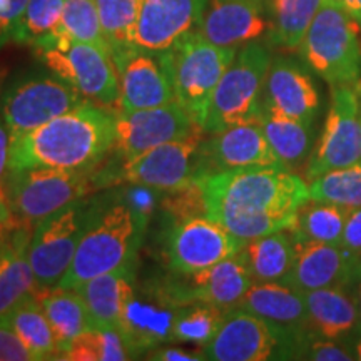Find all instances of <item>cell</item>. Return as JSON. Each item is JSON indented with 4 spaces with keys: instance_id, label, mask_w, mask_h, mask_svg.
<instances>
[{
    "instance_id": "cell-49",
    "label": "cell",
    "mask_w": 361,
    "mask_h": 361,
    "mask_svg": "<svg viewBox=\"0 0 361 361\" xmlns=\"http://www.w3.org/2000/svg\"><path fill=\"white\" fill-rule=\"evenodd\" d=\"M351 348H353L355 360L361 361V331L353 338V340H351Z\"/></svg>"
},
{
    "instance_id": "cell-39",
    "label": "cell",
    "mask_w": 361,
    "mask_h": 361,
    "mask_svg": "<svg viewBox=\"0 0 361 361\" xmlns=\"http://www.w3.org/2000/svg\"><path fill=\"white\" fill-rule=\"evenodd\" d=\"M61 30L71 39L97 45L104 51L111 52L99 20L97 0H66Z\"/></svg>"
},
{
    "instance_id": "cell-38",
    "label": "cell",
    "mask_w": 361,
    "mask_h": 361,
    "mask_svg": "<svg viewBox=\"0 0 361 361\" xmlns=\"http://www.w3.org/2000/svg\"><path fill=\"white\" fill-rule=\"evenodd\" d=\"M66 0H29L12 42L30 45L56 35L61 30Z\"/></svg>"
},
{
    "instance_id": "cell-45",
    "label": "cell",
    "mask_w": 361,
    "mask_h": 361,
    "mask_svg": "<svg viewBox=\"0 0 361 361\" xmlns=\"http://www.w3.org/2000/svg\"><path fill=\"white\" fill-rule=\"evenodd\" d=\"M147 360H157V361H202L206 360L204 355L201 351H189V350H180V348H166L159 350H151L146 356Z\"/></svg>"
},
{
    "instance_id": "cell-44",
    "label": "cell",
    "mask_w": 361,
    "mask_h": 361,
    "mask_svg": "<svg viewBox=\"0 0 361 361\" xmlns=\"http://www.w3.org/2000/svg\"><path fill=\"white\" fill-rule=\"evenodd\" d=\"M343 246L361 261V207L350 211L343 231Z\"/></svg>"
},
{
    "instance_id": "cell-20",
    "label": "cell",
    "mask_w": 361,
    "mask_h": 361,
    "mask_svg": "<svg viewBox=\"0 0 361 361\" xmlns=\"http://www.w3.org/2000/svg\"><path fill=\"white\" fill-rule=\"evenodd\" d=\"M209 0H142L133 45L169 51L184 35L200 30Z\"/></svg>"
},
{
    "instance_id": "cell-15",
    "label": "cell",
    "mask_w": 361,
    "mask_h": 361,
    "mask_svg": "<svg viewBox=\"0 0 361 361\" xmlns=\"http://www.w3.org/2000/svg\"><path fill=\"white\" fill-rule=\"evenodd\" d=\"M202 128L179 102L139 111L114 112V142L117 161H128L164 142L192 135Z\"/></svg>"
},
{
    "instance_id": "cell-24",
    "label": "cell",
    "mask_w": 361,
    "mask_h": 361,
    "mask_svg": "<svg viewBox=\"0 0 361 361\" xmlns=\"http://www.w3.org/2000/svg\"><path fill=\"white\" fill-rule=\"evenodd\" d=\"M178 308L161 288H154L144 296L135 291L117 331L135 355L162 343H173V319Z\"/></svg>"
},
{
    "instance_id": "cell-29",
    "label": "cell",
    "mask_w": 361,
    "mask_h": 361,
    "mask_svg": "<svg viewBox=\"0 0 361 361\" xmlns=\"http://www.w3.org/2000/svg\"><path fill=\"white\" fill-rule=\"evenodd\" d=\"M259 126L283 169L291 173L306 169L316 144L314 124L290 119L263 109Z\"/></svg>"
},
{
    "instance_id": "cell-52",
    "label": "cell",
    "mask_w": 361,
    "mask_h": 361,
    "mask_svg": "<svg viewBox=\"0 0 361 361\" xmlns=\"http://www.w3.org/2000/svg\"><path fill=\"white\" fill-rule=\"evenodd\" d=\"M361 273V261H360V266H358V274Z\"/></svg>"
},
{
    "instance_id": "cell-5",
    "label": "cell",
    "mask_w": 361,
    "mask_h": 361,
    "mask_svg": "<svg viewBox=\"0 0 361 361\" xmlns=\"http://www.w3.org/2000/svg\"><path fill=\"white\" fill-rule=\"evenodd\" d=\"M271 59L268 42L256 40L241 47L216 85L207 107L202 130L219 133L238 124L259 123L263 90Z\"/></svg>"
},
{
    "instance_id": "cell-12",
    "label": "cell",
    "mask_w": 361,
    "mask_h": 361,
    "mask_svg": "<svg viewBox=\"0 0 361 361\" xmlns=\"http://www.w3.org/2000/svg\"><path fill=\"white\" fill-rule=\"evenodd\" d=\"M94 202L78 200L34 226L29 245L37 291L52 290L64 278L87 228Z\"/></svg>"
},
{
    "instance_id": "cell-47",
    "label": "cell",
    "mask_w": 361,
    "mask_h": 361,
    "mask_svg": "<svg viewBox=\"0 0 361 361\" xmlns=\"http://www.w3.org/2000/svg\"><path fill=\"white\" fill-rule=\"evenodd\" d=\"M340 2L361 27V0H340Z\"/></svg>"
},
{
    "instance_id": "cell-14",
    "label": "cell",
    "mask_w": 361,
    "mask_h": 361,
    "mask_svg": "<svg viewBox=\"0 0 361 361\" xmlns=\"http://www.w3.org/2000/svg\"><path fill=\"white\" fill-rule=\"evenodd\" d=\"M246 241L209 216L173 221L164 234V256L173 273H194L236 255Z\"/></svg>"
},
{
    "instance_id": "cell-21",
    "label": "cell",
    "mask_w": 361,
    "mask_h": 361,
    "mask_svg": "<svg viewBox=\"0 0 361 361\" xmlns=\"http://www.w3.org/2000/svg\"><path fill=\"white\" fill-rule=\"evenodd\" d=\"M358 266L360 259L343 245L296 241V259L284 284L303 293L323 288L351 290Z\"/></svg>"
},
{
    "instance_id": "cell-6",
    "label": "cell",
    "mask_w": 361,
    "mask_h": 361,
    "mask_svg": "<svg viewBox=\"0 0 361 361\" xmlns=\"http://www.w3.org/2000/svg\"><path fill=\"white\" fill-rule=\"evenodd\" d=\"M32 49L45 69L69 84L84 101L101 106L119 101V75L109 51L64 32L42 39Z\"/></svg>"
},
{
    "instance_id": "cell-43",
    "label": "cell",
    "mask_w": 361,
    "mask_h": 361,
    "mask_svg": "<svg viewBox=\"0 0 361 361\" xmlns=\"http://www.w3.org/2000/svg\"><path fill=\"white\" fill-rule=\"evenodd\" d=\"M29 0H0V49L12 42Z\"/></svg>"
},
{
    "instance_id": "cell-51",
    "label": "cell",
    "mask_w": 361,
    "mask_h": 361,
    "mask_svg": "<svg viewBox=\"0 0 361 361\" xmlns=\"http://www.w3.org/2000/svg\"><path fill=\"white\" fill-rule=\"evenodd\" d=\"M2 197H6V192H4V186H0V200H2Z\"/></svg>"
},
{
    "instance_id": "cell-26",
    "label": "cell",
    "mask_w": 361,
    "mask_h": 361,
    "mask_svg": "<svg viewBox=\"0 0 361 361\" xmlns=\"http://www.w3.org/2000/svg\"><path fill=\"white\" fill-rule=\"evenodd\" d=\"M30 224L20 223L2 234L0 256V316H7L25 298L37 295V283L29 261Z\"/></svg>"
},
{
    "instance_id": "cell-50",
    "label": "cell",
    "mask_w": 361,
    "mask_h": 361,
    "mask_svg": "<svg viewBox=\"0 0 361 361\" xmlns=\"http://www.w3.org/2000/svg\"><path fill=\"white\" fill-rule=\"evenodd\" d=\"M2 251H4V236L0 234V256H2Z\"/></svg>"
},
{
    "instance_id": "cell-32",
    "label": "cell",
    "mask_w": 361,
    "mask_h": 361,
    "mask_svg": "<svg viewBox=\"0 0 361 361\" xmlns=\"http://www.w3.org/2000/svg\"><path fill=\"white\" fill-rule=\"evenodd\" d=\"M350 209L331 202L308 200L300 206L290 226L296 241H316L343 245V231Z\"/></svg>"
},
{
    "instance_id": "cell-30",
    "label": "cell",
    "mask_w": 361,
    "mask_h": 361,
    "mask_svg": "<svg viewBox=\"0 0 361 361\" xmlns=\"http://www.w3.org/2000/svg\"><path fill=\"white\" fill-rule=\"evenodd\" d=\"M37 298L56 336L59 346V360L66 353L79 335L94 328L92 319L84 300L75 290L52 288V290L37 291Z\"/></svg>"
},
{
    "instance_id": "cell-7",
    "label": "cell",
    "mask_w": 361,
    "mask_h": 361,
    "mask_svg": "<svg viewBox=\"0 0 361 361\" xmlns=\"http://www.w3.org/2000/svg\"><path fill=\"white\" fill-rule=\"evenodd\" d=\"M164 52L176 102L202 128L216 85L231 66L238 49L219 47L196 30Z\"/></svg>"
},
{
    "instance_id": "cell-42",
    "label": "cell",
    "mask_w": 361,
    "mask_h": 361,
    "mask_svg": "<svg viewBox=\"0 0 361 361\" xmlns=\"http://www.w3.org/2000/svg\"><path fill=\"white\" fill-rule=\"evenodd\" d=\"M35 356L13 331L6 316H0V361H34Z\"/></svg>"
},
{
    "instance_id": "cell-46",
    "label": "cell",
    "mask_w": 361,
    "mask_h": 361,
    "mask_svg": "<svg viewBox=\"0 0 361 361\" xmlns=\"http://www.w3.org/2000/svg\"><path fill=\"white\" fill-rule=\"evenodd\" d=\"M11 144H12L11 129L7 128L6 121H4L2 114H0V186H4V183H6V178L8 174Z\"/></svg>"
},
{
    "instance_id": "cell-22",
    "label": "cell",
    "mask_w": 361,
    "mask_h": 361,
    "mask_svg": "<svg viewBox=\"0 0 361 361\" xmlns=\"http://www.w3.org/2000/svg\"><path fill=\"white\" fill-rule=\"evenodd\" d=\"M200 32L209 42L229 49L268 37V0H209Z\"/></svg>"
},
{
    "instance_id": "cell-28",
    "label": "cell",
    "mask_w": 361,
    "mask_h": 361,
    "mask_svg": "<svg viewBox=\"0 0 361 361\" xmlns=\"http://www.w3.org/2000/svg\"><path fill=\"white\" fill-rule=\"evenodd\" d=\"M252 283H284L296 259V239L290 229L250 239L238 251Z\"/></svg>"
},
{
    "instance_id": "cell-35",
    "label": "cell",
    "mask_w": 361,
    "mask_h": 361,
    "mask_svg": "<svg viewBox=\"0 0 361 361\" xmlns=\"http://www.w3.org/2000/svg\"><path fill=\"white\" fill-rule=\"evenodd\" d=\"M135 353L117 329L90 328L72 341L61 360L66 361H124Z\"/></svg>"
},
{
    "instance_id": "cell-37",
    "label": "cell",
    "mask_w": 361,
    "mask_h": 361,
    "mask_svg": "<svg viewBox=\"0 0 361 361\" xmlns=\"http://www.w3.org/2000/svg\"><path fill=\"white\" fill-rule=\"evenodd\" d=\"M142 0H97L102 34L112 54L133 45Z\"/></svg>"
},
{
    "instance_id": "cell-33",
    "label": "cell",
    "mask_w": 361,
    "mask_h": 361,
    "mask_svg": "<svg viewBox=\"0 0 361 361\" xmlns=\"http://www.w3.org/2000/svg\"><path fill=\"white\" fill-rule=\"evenodd\" d=\"M13 331L19 335L24 345L40 360H59V346L54 331L45 316L37 295H32L20 301L7 316Z\"/></svg>"
},
{
    "instance_id": "cell-23",
    "label": "cell",
    "mask_w": 361,
    "mask_h": 361,
    "mask_svg": "<svg viewBox=\"0 0 361 361\" xmlns=\"http://www.w3.org/2000/svg\"><path fill=\"white\" fill-rule=\"evenodd\" d=\"M238 306L290 336L298 345L296 360H300L303 343L313 333L303 291L284 283H252Z\"/></svg>"
},
{
    "instance_id": "cell-9",
    "label": "cell",
    "mask_w": 361,
    "mask_h": 361,
    "mask_svg": "<svg viewBox=\"0 0 361 361\" xmlns=\"http://www.w3.org/2000/svg\"><path fill=\"white\" fill-rule=\"evenodd\" d=\"M85 101L54 74L25 71L13 75L0 94V114L12 135L24 134Z\"/></svg>"
},
{
    "instance_id": "cell-34",
    "label": "cell",
    "mask_w": 361,
    "mask_h": 361,
    "mask_svg": "<svg viewBox=\"0 0 361 361\" xmlns=\"http://www.w3.org/2000/svg\"><path fill=\"white\" fill-rule=\"evenodd\" d=\"M228 311L207 303L179 306L173 319V343H189L204 348L216 336Z\"/></svg>"
},
{
    "instance_id": "cell-16",
    "label": "cell",
    "mask_w": 361,
    "mask_h": 361,
    "mask_svg": "<svg viewBox=\"0 0 361 361\" xmlns=\"http://www.w3.org/2000/svg\"><path fill=\"white\" fill-rule=\"evenodd\" d=\"M251 284L250 271L236 252L209 268L188 274L173 273L159 288L178 306L207 303L229 311L236 308Z\"/></svg>"
},
{
    "instance_id": "cell-1",
    "label": "cell",
    "mask_w": 361,
    "mask_h": 361,
    "mask_svg": "<svg viewBox=\"0 0 361 361\" xmlns=\"http://www.w3.org/2000/svg\"><path fill=\"white\" fill-rule=\"evenodd\" d=\"M197 180L207 216L243 241L288 229L310 200L305 179L281 168L224 171Z\"/></svg>"
},
{
    "instance_id": "cell-19",
    "label": "cell",
    "mask_w": 361,
    "mask_h": 361,
    "mask_svg": "<svg viewBox=\"0 0 361 361\" xmlns=\"http://www.w3.org/2000/svg\"><path fill=\"white\" fill-rule=\"evenodd\" d=\"M201 156L204 176L236 169L281 168L259 123L231 126L211 134L209 139H202Z\"/></svg>"
},
{
    "instance_id": "cell-27",
    "label": "cell",
    "mask_w": 361,
    "mask_h": 361,
    "mask_svg": "<svg viewBox=\"0 0 361 361\" xmlns=\"http://www.w3.org/2000/svg\"><path fill=\"white\" fill-rule=\"evenodd\" d=\"M310 328L316 336L350 343L361 331V316L351 290L323 288L305 293Z\"/></svg>"
},
{
    "instance_id": "cell-17",
    "label": "cell",
    "mask_w": 361,
    "mask_h": 361,
    "mask_svg": "<svg viewBox=\"0 0 361 361\" xmlns=\"http://www.w3.org/2000/svg\"><path fill=\"white\" fill-rule=\"evenodd\" d=\"M119 75V111H139L176 101L166 52L130 47L112 54Z\"/></svg>"
},
{
    "instance_id": "cell-36",
    "label": "cell",
    "mask_w": 361,
    "mask_h": 361,
    "mask_svg": "<svg viewBox=\"0 0 361 361\" xmlns=\"http://www.w3.org/2000/svg\"><path fill=\"white\" fill-rule=\"evenodd\" d=\"M310 200L331 202L345 209L361 207V161L331 169L310 180Z\"/></svg>"
},
{
    "instance_id": "cell-4",
    "label": "cell",
    "mask_w": 361,
    "mask_h": 361,
    "mask_svg": "<svg viewBox=\"0 0 361 361\" xmlns=\"http://www.w3.org/2000/svg\"><path fill=\"white\" fill-rule=\"evenodd\" d=\"M360 29L340 0H323L296 52L329 85L355 82L361 78Z\"/></svg>"
},
{
    "instance_id": "cell-41",
    "label": "cell",
    "mask_w": 361,
    "mask_h": 361,
    "mask_svg": "<svg viewBox=\"0 0 361 361\" xmlns=\"http://www.w3.org/2000/svg\"><path fill=\"white\" fill-rule=\"evenodd\" d=\"M300 360L311 361H353V348L350 343L326 340V338L316 336L314 333L306 338L301 348Z\"/></svg>"
},
{
    "instance_id": "cell-48",
    "label": "cell",
    "mask_w": 361,
    "mask_h": 361,
    "mask_svg": "<svg viewBox=\"0 0 361 361\" xmlns=\"http://www.w3.org/2000/svg\"><path fill=\"white\" fill-rule=\"evenodd\" d=\"M351 293H353L356 306H358V311L361 316V273L356 276V281L353 283V286H351Z\"/></svg>"
},
{
    "instance_id": "cell-10",
    "label": "cell",
    "mask_w": 361,
    "mask_h": 361,
    "mask_svg": "<svg viewBox=\"0 0 361 361\" xmlns=\"http://www.w3.org/2000/svg\"><path fill=\"white\" fill-rule=\"evenodd\" d=\"M89 173L52 168L8 171L4 192L17 219L37 224L71 202L82 200L89 191Z\"/></svg>"
},
{
    "instance_id": "cell-13",
    "label": "cell",
    "mask_w": 361,
    "mask_h": 361,
    "mask_svg": "<svg viewBox=\"0 0 361 361\" xmlns=\"http://www.w3.org/2000/svg\"><path fill=\"white\" fill-rule=\"evenodd\" d=\"M202 355L211 361L296 360L298 345L281 329L236 306L226 313L216 336L202 348Z\"/></svg>"
},
{
    "instance_id": "cell-2",
    "label": "cell",
    "mask_w": 361,
    "mask_h": 361,
    "mask_svg": "<svg viewBox=\"0 0 361 361\" xmlns=\"http://www.w3.org/2000/svg\"><path fill=\"white\" fill-rule=\"evenodd\" d=\"M114 112L84 102L39 128L12 135L8 171L52 168L90 173L112 151Z\"/></svg>"
},
{
    "instance_id": "cell-40",
    "label": "cell",
    "mask_w": 361,
    "mask_h": 361,
    "mask_svg": "<svg viewBox=\"0 0 361 361\" xmlns=\"http://www.w3.org/2000/svg\"><path fill=\"white\" fill-rule=\"evenodd\" d=\"M161 207L168 213L171 221L207 216L204 192H202V188L197 179L178 189H173V191H166Z\"/></svg>"
},
{
    "instance_id": "cell-8",
    "label": "cell",
    "mask_w": 361,
    "mask_h": 361,
    "mask_svg": "<svg viewBox=\"0 0 361 361\" xmlns=\"http://www.w3.org/2000/svg\"><path fill=\"white\" fill-rule=\"evenodd\" d=\"M202 133L204 130L201 129L189 137L164 142L133 159L119 161L116 169H106L104 174H107V178L94 183L97 186H101L102 180H107L106 184L129 183L164 192L192 183L204 176L201 156Z\"/></svg>"
},
{
    "instance_id": "cell-31",
    "label": "cell",
    "mask_w": 361,
    "mask_h": 361,
    "mask_svg": "<svg viewBox=\"0 0 361 361\" xmlns=\"http://www.w3.org/2000/svg\"><path fill=\"white\" fill-rule=\"evenodd\" d=\"M322 4L323 0H268L269 47L298 51Z\"/></svg>"
},
{
    "instance_id": "cell-18",
    "label": "cell",
    "mask_w": 361,
    "mask_h": 361,
    "mask_svg": "<svg viewBox=\"0 0 361 361\" xmlns=\"http://www.w3.org/2000/svg\"><path fill=\"white\" fill-rule=\"evenodd\" d=\"M314 75L301 59L286 54L273 56L264 80L263 109L314 124L322 107V92Z\"/></svg>"
},
{
    "instance_id": "cell-3",
    "label": "cell",
    "mask_w": 361,
    "mask_h": 361,
    "mask_svg": "<svg viewBox=\"0 0 361 361\" xmlns=\"http://www.w3.org/2000/svg\"><path fill=\"white\" fill-rule=\"evenodd\" d=\"M147 228V211L117 197L92 206L89 224L80 238L74 259L56 288L78 290L99 274L137 264Z\"/></svg>"
},
{
    "instance_id": "cell-25",
    "label": "cell",
    "mask_w": 361,
    "mask_h": 361,
    "mask_svg": "<svg viewBox=\"0 0 361 361\" xmlns=\"http://www.w3.org/2000/svg\"><path fill=\"white\" fill-rule=\"evenodd\" d=\"M75 291L84 300L94 328L119 329L124 311L135 296V266L99 274Z\"/></svg>"
},
{
    "instance_id": "cell-11",
    "label": "cell",
    "mask_w": 361,
    "mask_h": 361,
    "mask_svg": "<svg viewBox=\"0 0 361 361\" xmlns=\"http://www.w3.org/2000/svg\"><path fill=\"white\" fill-rule=\"evenodd\" d=\"M361 161V78L331 85V101L319 139L306 164L303 179L313 180L331 169Z\"/></svg>"
}]
</instances>
